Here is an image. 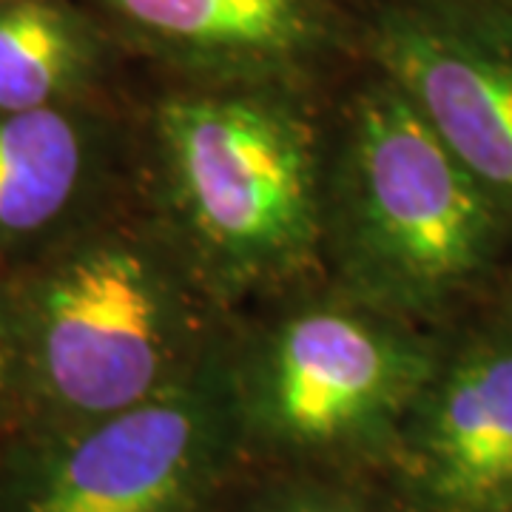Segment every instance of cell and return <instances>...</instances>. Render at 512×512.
<instances>
[{"label":"cell","instance_id":"cell-1","mask_svg":"<svg viewBox=\"0 0 512 512\" xmlns=\"http://www.w3.org/2000/svg\"><path fill=\"white\" fill-rule=\"evenodd\" d=\"M12 271L23 433H60L163 393L217 348L211 296L171 239L114 202ZM18 436V439H20Z\"/></svg>","mask_w":512,"mask_h":512},{"label":"cell","instance_id":"cell-2","mask_svg":"<svg viewBox=\"0 0 512 512\" xmlns=\"http://www.w3.org/2000/svg\"><path fill=\"white\" fill-rule=\"evenodd\" d=\"M148 140L168 239L211 296L274 288L322 259L328 154L293 86L168 94Z\"/></svg>","mask_w":512,"mask_h":512},{"label":"cell","instance_id":"cell-3","mask_svg":"<svg viewBox=\"0 0 512 512\" xmlns=\"http://www.w3.org/2000/svg\"><path fill=\"white\" fill-rule=\"evenodd\" d=\"M504 225L402 89L379 74L350 100L328 154L322 245L348 296L430 316L487 271Z\"/></svg>","mask_w":512,"mask_h":512},{"label":"cell","instance_id":"cell-4","mask_svg":"<svg viewBox=\"0 0 512 512\" xmlns=\"http://www.w3.org/2000/svg\"><path fill=\"white\" fill-rule=\"evenodd\" d=\"M245 439L234 356L214 348L163 393L0 453V512H214Z\"/></svg>","mask_w":512,"mask_h":512},{"label":"cell","instance_id":"cell-5","mask_svg":"<svg viewBox=\"0 0 512 512\" xmlns=\"http://www.w3.org/2000/svg\"><path fill=\"white\" fill-rule=\"evenodd\" d=\"M439 359L407 319L348 293L296 305L234 362L245 436L302 456L393 450Z\"/></svg>","mask_w":512,"mask_h":512},{"label":"cell","instance_id":"cell-6","mask_svg":"<svg viewBox=\"0 0 512 512\" xmlns=\"http://www.w3.org/2000/svg\"><path fill=\"white\" fill-rule=\"evenodd\" d=\"M367 43L512 225V0H382Z\"/></svg>","mask_w":512,"mask_h":512},{"label":"cell","instance_id":"cell-7","mask_svg":"<svg viewBox=\"0 0 512 512\" xmlns=\"http://www.w3.org/2000/svg\"><path fill=\"white\" fill-rule=\"evenodd\" d=\"M393 458L413 512H512L510 342L439 359Z\"/></svg>","mask_w":512,"mask_h":512},{"label":"cell","instance_id":"cell-8","mask_svg":"<svg viewBox=\"0 0 512 512\" xmlns=\"http://www.w3.org/2000/svg\"><path fill=\"white\" fill-rule=\"evenodd\" d=\"M126 46L202 83L293 86L339 46L325 0H77Z\"/></svg>","mask_w":512,"mask_h":512},{"label":"cell","instance_id":"cell-9","mask_svg":"<svg viewBox=\"0 0 512 512\" xmlns=\"http://www.w3.org/2000/svg\"><path fill=\"white\" fill-rule=\"evenodd\" d=\"M117 157L100 103L0 111V265L18 268L114 205Z\"/></svg>","mask_w":512,"mask_h":512},{"label":"cell","instance_id":"cell-10","mask_svg":"<svg viewBox=\"0 0 512 512\" xmlns=\"http://www.w3.org/2000/svg\"><path fill=\"white\" fill-rule=\"evenodd\" d=\"M109 49L77 0H0V111L100 103Z\"/></svg>","mask_w":512,"mask_h":512},{"label":"cell","instance_id":"cell-11","mask_svg":"<svg viewBox=\"0 0 512 512\" xmlns=\"http://www.w3.org/2000/svg\"><path fill=\"white\" fill-rule=\"evenodd\" d=\"M23 433V350L12 271L0 265V453Z\"/></svg>","mask_w":512,"mask_h":512},{"label":"cell","instance_id":"cell-12","mask_svg":"<svg viewBox=\"0 0 512 512\" xmlns=\"http://www.w3.org/2000/svg\"><path fill=\"white\" fill-rule=\"evenodd\" d=\"M268 512H365L359 504H353L348 498L322 490H299V493L285 495L282 501H276Z\"/></svg>","mask_w":512,"mask_h":512}]
</instances>
